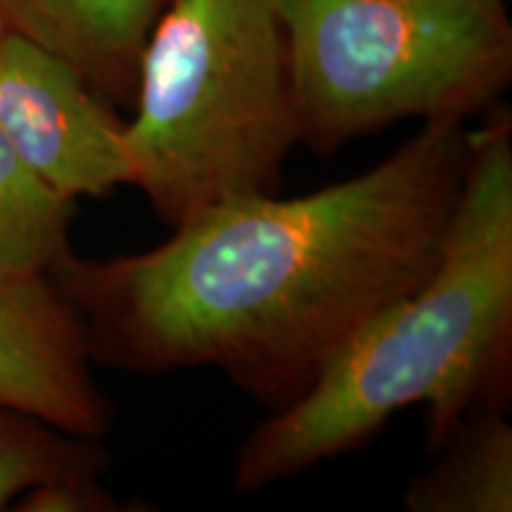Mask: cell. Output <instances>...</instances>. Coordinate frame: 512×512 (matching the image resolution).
I'll use <instances>...</instances> for the list:
<instances>
[{
    "label": "cell",
    "mask_w": 512,
    "mask_h": 512,
    "mask_svg": "<svg viewBox=\"0 0 512 512\" xmlns=\"http://www.w3.org/2000/svg\"><path fill=\"white\" fill-rule=\"evenodd\" d=\"M465 121H427L394 155L302 197L214 204L164 245L62 259L50 278L91 358L138 373L216 368L292 401L361 325L432 273L467 162Z\"/></svg>",
    "instance_id": "cell-1"
},
{
    "label": "cell",
    "mask_w": 512,
    "mask_h": 512,
    "mask_svg": "<svg viewBox=\"0 0 512 512\" xmlns=\"http://www.w3.org/2000/svg\"><path fill=\"white\" fill-rule=\"evenodd\" d=\"M169 0H0V22L81 74L95 93L136 91L138 64Z\"/></svg>",
    "instance_id": "cell-7"
},
{
    "label": "cell",
    "mask_w": 512,
    "mask_h": 512,
    "mask_svg": "<svg viewBox=\"0 0 512 512\" xmlns=\"http://www.w3.org/2000/svg\"><path fill=\"white\" fill-rule=\"evenodd\" d=\"M95 475H69L50 479L24 491L17 510L29 512H93L117 510L119 505L95 484Z\"/></svg>",
    "instance_id": "cell-11"
},
{
    "label": "cell",
    "mask_w": 512,
    "mask_h": 512,
    "mask_svg": "<svg viewBox=\"0 0 512 512\" xmlns=\"http://www.w3.org/2000/svg\"><path fill=\"white\" fill-rule=\"evenodd\" d=\"M0 128L29 169L67 200L133 183L126 124L76 69L10 31L0 41Z\"/></svg>",
    "instance_id": "cell-5"
},
{
    "label": "cell",
    "mask_w": 512,
    "mask_h": 512,
    "mask_svg": "<svg viewBox=\"0 0 512 512\" xmlns=\"http://www.w3.org/2000/svg\"><path fill=\"white\" fill-rule=\"evenodd\" d=\"M136 91L131 185L169 226L278 185L299 133L275 0H169Z\"/></svg>",
    "instance_id": "cell-3"
},
{
    "label": "cell",
    "mask_w": 512,
    "mask_h": 512,
    "mask_svg": "<svg viewBox=\"0 0 512 512\" xmlns=\"http://www.w3.org/2000/svg\"><path fill=\"white\" fill-rule=\"evenodd\" d=\"M8 34V31H5V27H3V22H0V41H3V36Z\"/></svg>",
    "instance_id": "cell-12"
},
{
    "label": "cell",
    "mask_w": 512,
    "mask_h": 512,
    "mask_svg": "<svg viewBox=\"0 0 512 512\" xmlns=\"http://www.w3.org/2000/svg\"><path fill=\"white\" fill-rule=\"evenodd\" d=\"M88 361L86 330L50 273L0 275V408L98 437L110 406Z\"/></svg>",
    "instance_id": "cell-6"
},
{
    "label": "cell",
    "mask_w": 512,
    "mask_h": 512,
    "mask_svg": "<svg viewBox=\"0 0 512 512\" xmlns=\"http://www.w3.org/2000/svg\"><path fill=\"white\" fill-rule=\"evenodd\" d=\"M512 349V126L470 136V162L432 273L377 311L302 394L249 434L235 489L294 477L427 406L430 446L498 399Z\"/></svg>",
    "instance_id": "cell-2"
},
{
    "label": "cell",
    "mask_w": 512,
    "mask_h": 512,
    "mask_svg": "<svg viewBox=\"0 0 512 512\" xmlns=\"http://www.w3.org/2000/svg\"><path fill=\"white\" fill-rule=\"evenodd\" d=\"M72 200L43 183L0 128V275L50 273L69 256Z\"/></svg>",
    "instance_id": "cell-9"
},
{
    "label": "cell",
    "mask_w": 512,
    "mask_h": 512,
    "mask_svg": "<svg viewBox=\"0 0 512 512\" xmlns=\"http://www.w3.org/2000/svg\"><path fill=\"white\" fill-rule=\"evenodd\" d=\"M299 140L332 150L394 121H465L512 74L505 0H275Z\"/></svg>",
    "instance_id": "cell-4"
},
{
    "label": "cell",
    "mask_w": 512,
    "mask_h": 512,
    "mask_svg": "<svg viewBox=\"0 0 512 512\" xmlns=\"http://www.w3.org/2000/svg\"><path fill=\"white\" fill-rule=\"evenodd\" d=\"M437 448L441 458L408 486V510H512V427L496 408L470 415Z\"/></svg>",
    "instance_id": "cell-8"
},
{
    "label": "cell",
    "mask_w": 512,
    "mask_h": 512,
    "mask_svg": "<svg viewBox=\"0 0 512 512\" xmlns=\"http://www.w3.org/2000/svg\"><path fill=\"white\" fill-rule=\"evenodd\" d=\"M100 453L31 415L0 408V510L24 491L69 475H95Z\"/></svg>",
    "instance_id": "cell-10"
}]
</instances>
